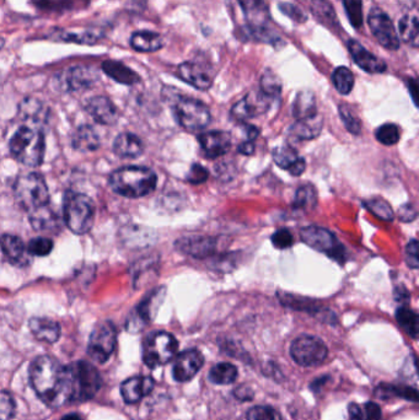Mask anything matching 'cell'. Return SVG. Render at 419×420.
<instances>
[{"instance_id": "31", "label": "cell", "mask_w": 419, "mask_h": 420, "mask_svg": "<svg viewBox=\"0 0 419 420\" xmlns=\"http://www.w3.org/2000/svg\"><path fill=\"white\" fill-rule=\"evenodd\" d=\"M71 147L79 152H95L100 147V138L93 127L82 125L73 133Z\"/></svg>"}, {"instance_id": "25", "label": "cell", "mask_w": 419, "mask_h": 420, "mask_svg": "<svg viewBox=\"0 0 419 420\" xmlns=\"http://www.w3.org/2000/svg\"><path fill=\"white\" fill-rule=\"evenodd\" d=\"M155 386L154 380L149 376L131 377L125 380L121 386V394L125 403L134 404L142 401L145 396L152 392Z\"/></svg>"}, {"instance_id": "2", "label": "cell", "mask_w": 419, "mask_h": 420, "mask_svg": "<svg viewBox=\"0 0 419 420\" xmlns=\"http://www.w3.org/2000/svg\"><path fill=\"white\" fill-rule=\"evenodd\" d=\"M158 183V177L152 170L144 166H125L109 176L111 190L125 198H142L150 194Z\"/></svg>"}, {"instance_id": "40", "label": "cell", "mask_w": 419, "mask_h": 420, "mask_svg": "<svg viewBox=\"0 0 419 420\" xmlns=\"http://www.w3.org/2000/svg\"><path fill=\"white\" fill-rule=\"evenodd\" d=\"M311 11L315 17H317L319 21H321L327 26H330V28L338 26L336 12L333 10L332 6L327 0H312Z\"/></svg>"}, {"instance_id": "5", "label": "cell", "mask_w": 419, "mask_h": 420, "mask_svg": "<svg viewBox=\"0 0 419 420\" xmlns=\"http://www.w3.org/2000/svg\"><path fill=\"white\" fill-rule=\"evenodd\" d=\"M14 196L19 206L28 213L49 206L48 187L44 176L37 172L19 176L14 183Z\"/></svg>"}, {"instance_id": "7", "label": "cell", "mask_w": 419, "mask_h": 420, "mask_svg": "<svg viewBox=\"0 0 419 420\" xmlns=\"http://www.w3.org/2000/svg\"><path fill=\"white\" fill-rule=\"evenodd\" d=\"M174 115L184 129L188 131H197L209 126L212 116L207 104L199 100L190 98H175Z\"/></svg>"}, {"instance_id": "55", "label": "cell", "mask_w": 419, "mask_h": 420, "mask_svg": "<svg viewBox=\"0 0 419 420\" xmlns=\"http://www.w3.org/2000/svg\"><path fill=\"white\" fill-rule=\"evenodd\" d=\"M365 420H381L380 407L374 402H366L363 407Z\"/></svg>"}, {"instance_id": "10", "label": "cell", "mask_w": 419, "mask_h": 420, "mask_svg": "<svg viewBox=\"0 0 419 420\" xmlns=\"http://www.w3.org/2000/svg\"><path fill=\"white\" fill-rule=\"evenodd\" d=\"M300 237L304 244L310 246L315 251L322 252L338 262L346 258V251L337 237L328 230L320 226H306L300 231Z\"/></svg>"}, {"instance_id": "52", "label": "cell", "mask_w": 419, "mask_h": 420, "mask_svg": "<svg viewBox=\"0 0 419 420\" xmlns=\"http://www.w3.org/2000/svg\"><path fill=\"white\" fill-rule=\"evenodd\" d=\"M272 244L274 247L280 248V250H285L289 248L290 246L294 244L293 240V235L290 234V231L287 229H280L276 231L272 236Z\"/></svg>"}, {"instance_id": "12", "label": "cell", "mask_w": 419, "mask_h": 420, "mask_svg": "<svg viewBox=\"0 0 419 420\" xmlns=\"http://www.w3.org/2000/svg\"><path fill=\"white\" fill-rule=\"evenodd\" d=\"M117 344V329L109 321L98 323L89 339L87 353L93 360L105 364L109 360Z\"/></svg>"}, {"instance_id": "50", "label": "cell", "mask_w": 419, "mask_h": 420, "mask_svg": "<svg viewBox=\"0 0 419 420\" xmlns=\"http://www.w3.org/2000/svg\"><path fill=\"white\" fill-rule=\"evenodd\" d=\"M15 414V402L10 393L0 391V420H10Z\"/></svg>"}, {"instance_id": "60", "label": "cell", "mask_w": 419, "mask_h": 420, "mask_svg": "<svg viewBox=\"0 0 419 420\" xmlns=\"http://www.w3.org/2000/svg\"><path fill=\"white\" fill-rule=\"evenodd\" d=\"M258 129H257L256 127L253 126H247L246 127V134H247V137L250 139L251 142H253L255 139H256L257 136H258Z\"/></svg>"}, {"instance_id": "57", "label": "cell", "mask_w": 419, "mask_h": 420, "mask_svg": "<svg viewBox=\"0 0 419 420\" xmlns=\"http://www.w3.org/2000/svg\"><path fill=\"white\" fill-rule=\"evenodd\" d=\"M235 397L241 401H251L253 399V391L245 385H241L234 391Z\"/></svg>"}, {"instance_id": "62", "label": "cell", "mask_w": 419, "mask_h": 420, "mask_svg": "<svg viewBox=\"0 0 419 420\" xmlns=\"http://www.w3.org/2000/svg\"><path fill=\"white\" fill-rule=\"evenodd\" d=\"M60 420H82V418H80V415L73 413V414L64 415Z\"/></svg>"}, {"instance_id": "53", "label": "cell", "mask_w": 419, "mask_h": 420, "mask_svg": "<svg viewBox=\"0 0 419 420\" xmlns=\"http://www.w3.org/2000/svg\"><path fill=\"white\" fill-rule=\"evenodd\" d=\"M208 176L209 174L206 167H203L199 164H195L190 166V171L187 174V181L193 185H199L207 181Z\"/></svg>"}, {"instance_id": "32", "label": "cell", "mask_w": 419, "mask_h": 420, "mask_svg": "<svg viewBox=\"0 0 419 420\" xmlns=\"http://www.w3.org/2000/svg\"><path fill=\"white\" fill-rule=\"evenodd\" d=\"M102 71H105V74L112 77L114 82L120 84L134 85L136 82H141V77L136 71H132L131 68L116 60H105L102 63Z\"/></svg>"}, {"instance_id": "26", "label": "cell", "mask_w": 419, "mask_h": 420, "mask_svg": "<svg viewBox=\"0 0 419 420\" xmlns=\"http://www.w3.org/2000/svg\"><path fill=\"white\" fill-rule=\"evenodd\" d=\"M273 160L280 169L287 170L290 175L300 176L306 169L304 158H301L293 147L282 145L273 150Z\"/></svg>"}, {"instance_id": "13", "label": "cell", "mask_w": 419, "mask_h": 420, "mask_svg": "<svg viewBox=\"0 0 419 420\" xmlns=\"http://www.w3.org/2000/svg\"><path fill=\"white\" fill-rule=\"evenodd\" d=\"M368 25L376 41L389 51H398L401 46L398 30L395 28L391 17L380 8L371 9L368 15Z\"/></svg>"}, {"instance_id": "27", "label": "cell", "mask_w": 419, "mask_h": 420, "mask_svg": "<svg viewBox=\"0 0 419 420\" xmlns=\"http://www.w3.org/2000/svg\"><path fill=\"white\" fill-rule=\"evenodd\" d=\"M53 41L73 42V44H95L104 37V33L100 28H73V30H58L52 36Z\"/></svg>"}, {"instance_id": "24", "label": "cell", "mask_w": 419, "mask_h": 420, "mask_svg": "<svg viewBox=\"0 0 419 420\" xmlns=\"http://www.w3.org/2000/svg\"><path fill=\"white\" fill-rule=\"evenodd\" d=\"M0 248L9 262L17 267H26L30 263L28 247L24 241L15 235L6 234L0 236Z\"/></svg>"}, {"instance_id": "3", "label": "cell", "mask_w": 419, "mask_h": 420, "mask_svg": "<svg viewBox=\"0 0 419 420\" xmlns=\"http://www.w3.org/2000/svg\"><path fill=\"white\" fill-rule=\"evenodd\" d=\"M9 149L12 158L28 167H38L44 163L46 142L44 131L22 125L11 137Z\"/></svg>"}, {"instance_id": "20", "label": "cell", "mask_w": 419, "mask_h": 420, "mask_svg": "<svg viewBox=\"0 0 419 420\" xmlns=\"http://www.w3.org/2000/svg\"><path fill=\"white\" fill-rule=\"evenodd\" d=\"M176 248L195 258H207L213 256L218 250V240L206 236L184 237L176 242Z\"/></svg>"}, {"instance_id": "18", "label": "cell", "mask_w": 419, "mask_h": 420, "mask_svg": "<svg viewBox=\"0 0 419 420\" xmlns=\"http://www.w3.org/2000/svg\"><path fill=\"white\" fill-rule=\"evenodd\" d=\"M347 47H348L349 53L353 58L354 63L359 66L360 69H363L369 74H382L387 71L386 63L379 57L373 55L357 39H348Z\"/></svg>"}, {"instance_id": "47", "label": "cell", "mask_w": 419, "mask_h": 420, "mask_svg": "<svg viewBox=\"0 0 419 420\" xmlns=\"http://www.w3.org/2000/svg\"><path fill=\"white\" fill-rule=\"evenodd\" d=\"M375 137L384 145H395L400 140V129L396 125L386 123L376 129Z\"/></svg>"}, {"instance_id": "49", "label": "cell", "mask_w": 419, "mask_h": 420, "mask_svg": "<svg viewBox=\"0 0 419 420\" xmlns=\"http://www.w3.org/2000/svg\"><path fill=\"white\" fill-rule=\"evenodd\" d=\"M339 116H341L343 123H344V126L348 129V131H350L352 134H359L360 129H362L360 120L353 115L352 109H349L347 104L339 106Z\"/></svg>"}, {"instance_id": "38", "label": "cell", "mask_w": 419, "mask_h": 420, "mask_svg": "<svg viewBox=\"0 0 419 420\" xmlns=\"http://www.w3.org/2000/svg\"><path fill=\"white\" fill-rule=\"evenodd\" d=\"M239 376L238 367L231 363H219L209 372V380L215 385H230Z\"/></svg>"}, {"instance_id": "56", "label": "cell", "mask_w": 419, "mask_h": 420, "mask_svg": "<svg viewBox=\"0 0 419 420\" xmlns=\"http://www.w3.org/2000/svg\"><path fill=\"white\" fill-rule=\"evenodd\" d=\"M349 420H365L364 410L359 404L350 403L348 405Z\"/></svg>"}, {"instance_id": "30", "label": "cell", "mask_w": 419, "mask_h": 420, "mask_svg": "<svg viewBox=\"0 0 419 420\" xmlns=\"http://www.w3.org/2000/svg\"><path fill=\"white\" fill-rule=\"evenodd\" d=\"M114 152L120 158H139L144 152V144H143L142 139L138 136L130 133V131H125V133L117 136L114 139Z\"/></svg>"}, {"instance_id": "63", "label": "cell", "mask_w": 419, "mask_h": 420, "mask_svg": "<svg viewBox=\"0 0 419 420\" xmlns=\"http://www.w3.org/2000/svg\"><path fill=\"white\" fill-rule=\"evenodd\" d=\"M4 44H6V41H4V39H1V37H0V49L3 48Z\"/></svg>"}, {"instance_id": "45", "label": "cell", "mask_w": 419, "mask_h": 420, "mask_svg": "<svg viewBox=\"0 0 419 420\" xmlns=\"http://www.w3.org/2000/svg\"><path fill=\"white\" fill-rule=\"evenodd\" d=\"M364 207L377 218L382 219L385 221H391L393 219V210H392L391 206L384 199L366 201L364 202Z\"/></svg>"}, {"instance_id": "11", "label": "cell", "mask_w": 419, "mask_h": 420, "mask_svg": "<svg viewBox=\"0 0 419 420\" xmlns=\"http://www.w3.org/2000/svg\"><path fill=\"white\" fill-rule=\"evenodd\" d=\"M290 355L293 360L301 366L320 365L328 355L326 344L314 336H300L290 345Z\"/></svg>"}, {"instance_id": "23", "label": "cell", "mask_w": 419, "mask_h": 420, "mask_svg": "<svg viewBox=\"0 0 419 420\" xmlns=\"http://www.w3.org/2000/svg\"><path fill=\"white\" fill-rule=\"evenodd\" d=\"M87 111L95 122L104 126H114L120 113L114 102L106 96H95L87 101Z\"/></svg>"}, {"instance_id": "48", "label": "cell", "mask_w": 419, "mask_h": 420, "mask_svg": "<svg viewBox=\"0 0 419 420\" xmlns=\"http://www.w3.org/2000/svg\"><path fill=\"white\" fill-rule=\"evenodd\" d=\"M53 241L47 237H35L28 242V251L30 255L36 257L48 256L49 253L53 250Z\"/></svg>"}, {"instance_id": "21", "label": "cell", "mask_w": 419, "mask_h": 420, "mask_svg": "<svg viewBox=\"0 0 419 420\" xmlns=\"http://www.w3.org/2000/svg\"><path fill=\"white\" fill-rule=\"evenodd\" d=\"M202 150L208 158H218L228 153L231 147V136L228 131H206L198 137Z\"/></svg>"}, {"instance_id": "17", "label": "cell", "mask_w": 419, "mask_h": 420, "mask_svg": "<svg viewBox=\"0 0 419 420\" xmlns=\"http://www.w3.org/2000/svg\"><path fill=\"white\" fill-rule=\"evenodd\" d=\"M203 364L204 358L199 350H185L177 355L175 360L172 376L177 382L190 381L201 370Z\"/></svg>"}, {"instance_id": "35", "label": "cell", "mask_w": 419, "mask_h": 420, "mask_svg": "<svg viewBox=\"0 0 419 420\" xmlns=\"http://www.w3.org/2000/svg\"><path fill=\"white\" fill-rule=\"evenodd\" d=\"M398 35L404 44L417 48L419 44L418 17L416 15H404L398 22Z\"/></svg>"}, {"instance_id": "6", "label": "cell", "mask_w": 419, "mask_h": 420, "mask_svg": "<svg viewBox=\"0 0 419 420\" xmlns=\"http://www.w3.org/2000/svg\"><path fill=\"white\" fill-rule=\"evenodd\" d=\"M247 21L250 36L256 41L276 46L280 39L268 26L271 19L266 0H238Z\"/></svg>"}, {"instance_id": "44", "label": "cell", "mask_w": 419, "mask_h": 420, "mask_svg": "<svg viewBox=\"0 0 419 420\" xmlns=\"http://www.w3.org/2000/svg\"><path fill=\"white\" fill-rule=\"evenodd\" d=\"M346 14L352 26L359 30L363 26V1L362 0H342Z\"/></svg>"}, {"instance_id": "33", "label": "cell", "mask_w": 419, "mask_h": 420, "mask_svg": "<svg viewBox=\"0 0 419 420\" xmlns=\"http://www.w3.org/2000/svg\"><path fill=\"white\" fill-rule=\"evenodd\" d=\"M131 46L136 52L152 53L163 48V39L159 33L152 31H138L132 35Z\"/></svg>"}, {"instance_id": "15", "label": "cell", "mask_w": 419, "mask_h": 420, "mask_svg": "<svg viewBox=\"0 0 419 420\" xmlns=\"http://www.w3.org/2000/svg\"><path fill=\"white\" fill-rule=\"evenodd\" d=\"M272 98H268L261 91H255L246 95L231 109V117L239 122L255 118L271 109Z\"/></svg>"}, {"instance_id": "8", "label": "cell", "mask_w": 419, "mask_h": 420, "mask_svg": "<svg viewBox=\"0 0 419 420\" xmlns=\"http://www.w3.org/2000/svg\"><path fill=\"white\" fill-rule=\"evenodd\" d=\"M179 350V342L168 332L149 334L143 343V361L150 369L165 365L174 359Z\"/></svg>"}, {"instance_id": "42", "label": "cell", "mask_w": 419, "mask_h": 420, "mask_svg": "<svg viewBox=\"0 0 419 420\" xmlns=\"http://www.w3.org/2000/svg\"><path fill=\"white\" fill-rule=\"evenodd\" d=\"M260 91L265 93L268 98H272L273 101L280 96L282 82L274 71L268 69L262 74Z\"/></svg>"}, {"instance_id": "1", "label": "cell", "mask_w": 419, "mask_h": 420, "mask_svg": "<svg viewBox=\"0 0 419 420\" xmlns=\"http://www.w3.org/2000/svg\"><path fill=\"white\" fill-rule=\"evenodd\" d=\"M30 381L38 397L51 408H60L73 399L71 369L52 356L42 355L31 363Z\"/></svg>"}, {"instance_id": "41", "label": "cell", "mask_w": 419, "mask_h": 420, "mask_svg": "<svg viewBox=\"0 0 419 420\" xmlns=\"http://www.w3.org/2000/svg\"><path fill=\"white\" fill-rule=\"evenodd\" d=\"M332 82L338 93L348 95L354 88V75L347 66H338L332 73Z\"/></svg>"}, {"instance_id": "19", "label": "cell", "mask_w": 419, "mask_h": 420, "mask_svg": "<svg viewBox=\"0 0 419 420\" xmlns=\"http://www.w3.org/2000/svg\"><path fill=\"white\" fill-rule=\"evenodd\" d=\"M177 75L181 80L202 91L209 90L214 80L211 71L197 62H185L180 64L177 68Z\"/></svg>"}, {"instance_id": "9", "label": "cell", "mask_w": 419, "mask_h": 420, "mask_svg": "<svg viewBox=\"0 0 419 420\" xmlns=\"http://www.w3.org/2000/svg\"><path fill=\"white\" fill-rule=\"evenodd\" d=\"M69 369L73 378L71 401L87 402L93 399L101 388V376L96 367L87 361H76Z\"/></svg>"}, {"instance_id": "46", "label": "cell", "mask_w": 419, "mask_h": 420, "mask_svg": "<svg viewBox=\"0 0 419 420\" xmlns=\"http://www.w3.org/2000/svg\"><path fill=\"white\" fill-rule=\"evenodd\" d=\"M246 420H283L280 413L271 405H256L249 410Z\"/></svg>"}, {"instance_id": "36", "label": "cell", "mask_w": 419, "mask_h": 420, "mask_svg": "<svg viewBox=\"0 0 419 420\" xmlns=\"http://www.w3.org/2000/svg\"><path fill=\"white\" fill-rule=\"evenodd\" d=\"M376 396L379 399H389L400 397V399H407L411 402H418V392L414 387L411 386H404V385H380L376 390Z\"/></svg>"}, {"instance_id": "16", "label": "cell", "mask_w": 419, "mask_h": 420, "mask_svg": "<svg viewBox=\"0 0 419 420\" xmlns=\"http://www.w3.org/2000/svg\"><path fill=\"white\" fill-rule=\"evenodd\" d=\"M163 298V290H155L138 305L136 311L133 312L131 318H128L127 322V329L131 332H138L142 331L143 327L150 322L155 312L161 304Z\"/></svg>"}, {"instance_id": "4", "label": "cell", "mask_w": 419, "mask_h": 420, "mask_svg": "<svg viewBox=\"0 0 419 420\" xmlns=\"http://www.w3.org/2000/svg\"><path fill=\"white\" fill-rule=\"evenodd\" d=\"M95 210V204L90 197L76 192H66L63 202V219L71 232L84 235L93 229Z\"/></svg>"}, {"instance_id": "58", "label": "cell", "mask_w": 419, "mask_h": 420, "mask_svg": "<svg viewBox=\"0 0 419 420\" xmlns=\"http://www.w3.org/2000/svg\"><path fill=\"white\" fill-rule=\"evenodd\" d=\"M398 217L402 219L403 221H412L416 218V210L411 204H407V206L401 208Z\"/></svg>"}, {"instance_id": "59", "label": "cell", "mask_w": 419, "mask_h": 420, "mask_svg": "<svg viewBox=\"0 0 419 420\" xmlns=\"http://www.w3.org/2000/svg\"><path fill=\"white\" fill-rule=\"evenodd\" d=\"M253 150H255V147H253V142H251V140L242 143L239 147V153L244 154V155H252Z\"/></svg>"}, {"instance_id": "29", "label": "cell", "mask_w": 419, "mask_h": 420, "mask_svg": "<svg viewBox=\"0 0 419 420\" xmlns=\"http://www.w3.org/2000/svg\"><path fill=\"white\" fill-rule=\"evenodd\" d=\"M28 214H30V224L36 231L44 234H57L60 231V218L49 206L38 208Z\"/></svg>"}, {"instance_id": "61", "label": "cell", "mask_w": 419, "mask_h": 420, "mask_svg": "<svg viewBox=\"0 0 419 420\" xmlns=\"http://www.w3.org/2000/svg\"><path fill=\"white\" fill-rule=\"evenodd\" d=\"M417 82L414 80V79H409V89L411 90V93H412V98H413L414 104H416V101H417V98H416V95H417Z\"/></svg>"}, {"instance_id": "14", "label": "cell", "mask_w": 419, "mask_h": 420, "mask_svg": "<svg viewBox=\"0 0 419 420\" xmlns=\"http://www.w3.org/2000/svg\"><path fill=\"white\" fill-rule=\"evenodd\" d=\"M100 79V74L93 66H73L66 71H62L57 82L62 90L66 91H84L93 88Z\"/></svg>"}, {"instance_id": "37", "label": "cell", "mask_w": 419, "mask_h": 420, "mask_svg": "<svg viewBox=\"0 0 419 420\" xmlns=\"http://www.w3.org/2000/svg\"><path fill=\"white\" fill-rule=\"evenodd\" d=\"M293 112H294L295 118L298 120L310 118V117L317 115L315 95L309 90L298 93V96L295 98Z\"/></svg>"}, {"instance_id": "28", "label": "cell", "mask_w": 419, "mask_h": 420, "mask_svg": "<svg viewBox=\"0 0 419 420\" xmlns=\"http://www.w3.org/2000/svg\"><path fill=\"white\" fill-rule=\"evenodd\" d=\"M28 327L33 337L44 343L53 344L60 339V326L48 317H33L28 322Z\"/></svg>"}, {"instance_id": "22", "label": "cell", "mask_w": 419, "mask_h": 420, "mask_svg": "<svg viewBox=\"0 0 419 420\" xmlns=\"http://www.w3.org/2000/svg\"><path fill=\"white\" fill-rule=\"evenodd\" d=\"M48 116L47 106L37 98H25L19 104V117L21 118L25 126L41 129V127L47 123Z\"/></svg>"}, {"instance_id": "39", "label": "cell", "mask_w": 419, "mask_h": 420, "mask_svg": "<svg viewBox=\"0 0 419 420\" xmlns=\"http://www.w3.org/2000/svg\"><path fill=\"white\" fill-rule=\"evenodd\" d=\"M396 320H398V325L401 326L404 332L409 334V337H412L413 339L417 338L419 331L418 315L413 310H411L406 306H401L396 311Z\"/></svg>"}, {"instance_id": "43", "label": "cell", "mask_w": 419, "mask_h": 420, "mask_svg": "<svg viewBox=\"0 0 419 420\" xmlns=\"http://www.w3.org/2000/svg\"><path fill=\"white\" fill-rule=\"evenodd\" d=\"M316 203H317V193L315 188L310 185H305L300 187L296 192L293 207L295 209H314Z\"/></svg>"}, {"instance_id": "34", "label": "cell", "mask_w": 419, "mask_h": 420, "mask_svg": "<svg viewBox=\"0 0 419 420\" xmlns=\"http://www.w3.org/2000/svg\"><path fill=\"white\" fill-rule=\"evenodd\" d=\"M322 129V120L319 115L299 120L292 127V134L301 140H310L317 137Z\"/></svg>"}, {"instance_id": "51", "label": "cell", "mask_w": 419, "mask_h": 420, "mask_svg": "<svg viewBox=\"0 0 419 420\" xmlns=\"http://www.w3.org/2000/svg\"><path fill=\"white\" fill-rule=\"evenodd\" d=\"M279 10L283 12L285 17H290L293 21L298 22V24H304L307 21V15L304 10H301L300 8L294 6V4H290V3H279Z\"/></svg>"}, {"instance_id": "54", "label": "cell", "mask_w": 419, "mask_h": 420, "mask_svg": "<svg viewBox=\"0 0 419 420\" xmlns=\"http://www.w3.org/2000/svg\"><path fill=\"white\" fill-rule=\"evenodd\" d=\"M406 259L407 264L412 269H418L419 257H418V241L412 240L406 247Z\"/></svg>"}]
</instances>
